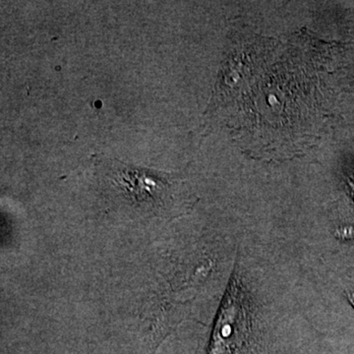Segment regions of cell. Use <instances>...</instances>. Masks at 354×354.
Instances as JSON below:
<instances>
[{"mask_svg":"<svg viewBox=\"0 0 354 354\" xmlns=\"http://www.w3.org/2000/svg\"><path fill=\"white\" fill-rule=\"evenodd\" d=\"M97 164L104 192L120 206L146 216H167L174 211L176 183L169 174L111 158Z\"/></svg>","mask_w":354,"mask_h":354,"instance_id":"1","label":"cell"},{"mask_svg":"<svg viewBox=\"0 0 354 354\" xmlns=\"http://www.w3.org/2000/svg\"><path fill=\"white\" fill-rule=\"evenodd\" d=\"M245 324L241 328H235L236 322L234 320L230 322L225 312L223 322L216 330L212 354H247L248 330Z\"/></svg>","mask_w":354,"mask_h":354,"instance_id":"2","label":"cell"},{"mask_svg":"<svg viewBox=\"0 0 354 354\" xmlns=\"http://www.w3.org/2000/svg\"><path fill=\"white\" fill-rule=\"evenodd\" d=\"M348 299L349 301H351V304H353V306L354 307V291L353 292L349 293Z\"/></svg>","mask_w":354,"mask_h":354,"instance_id":"3","label":"cell"}]
</instances>
